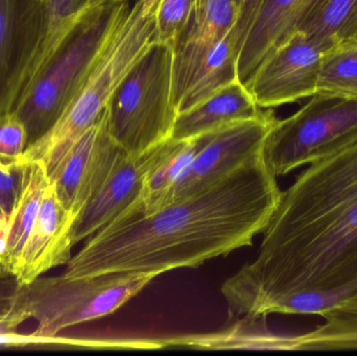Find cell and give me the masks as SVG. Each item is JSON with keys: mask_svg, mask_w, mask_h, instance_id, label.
<instances>
[{"mask_svg": "<svg viewBox=\"0 0 357 356\" xmlns=\"http://www.w3.org/2000/svg\"><path fill=\"white\" fill-rule=\"evenodd\" d=\"M230 317L317 294L328 309L357 293V142L310 167L285 192L255 261L222 284Z\"/></svg>", "mask_w": 357, "mask_h": 356, "instance_id": "1", "label": "cell"}, {"mask_svg": "<svg viewBox=\"0 0 357 356\" xmlns=\"http://www.w3.org/2000/svg\"><path fill=\"white\" fill-rule=\"evenodd\" d=\"M281 190L264 150L186 198L151 213L128 208L86 240L63 276H158L227 256L264 233Z\"/></svg>", "mask_w": 357, "mask_h": 356, "instance_id": "2", "label": "cell"}, {"mask_svg": "<svg viewBox=\"0 0 357 356\" xmlns=\"http://www.w3.org/2000/svg\"><path fill=\"white\" fill-rule=\"evenodd\" d=\"M160 1L133 0L105 44L77 98L52 129L27 146L24 161H42L50 171L67 148L96 123L119 84L156 41Z\"/></svg>", "mask_w": 357, "mask_h": 356, "instance_id": "3", "label": "cell"}, {"mask_svg": "<svg viewBox=\"0 0 357 356\" xmlns=\"http://www.w3.org/2000/svg\"><path fill=\"white\" fill-rule=\"evenodd\" d=\"M133 0H104L65 36L25 88L13 111L37 141L64 114L83 87L119 20Z\"/></svg>", "mask_w": 357, "mask_h": 356, "instance_id": "4", "label": "cell"}, {"mask_svg": "<svg viewBox=\"0 0 357 356\" xmlns=\"http://www.w3.org/2000/svg\"><path fill=\"white\" fill-rule=\"evenodd\" d=\"M173 56L171 45L154 42L109 100V130L127 154H140L172 137L178 115Z\"/></svg>", "mask_w": 357, "mask_h": 356, "instance_id": "5", "label": "cell"}, {"mask_svg": "<svg viewBox=\"0 0 357 356\" xmlns=\"http://www.w3.org/2000/svg\"><path fill=\"white\" fill-rule=\"evenodd\" d=\"M156 277L137 273L83 278L42 276L24 286L25 319L36 322L33 336H59L73 326L112 315Z\"/></svg>", "mask_w": 357, "mask_h": 356, "instance_id": "6", "label": "cell"}, {"mask_svg": "<svg viewBox=\"0 0 357 356\" xmlns=\"http://www.w3.org/2000/svg\"><path fill=\"white\" fill-rule=\"evenodd\" d=\"M357 142V98L317 92L287 118L278 121L264 146L275 177L328 158Z\"/></svg>", "mask_w": 357, "mask_h": 356, "instance_id": "7", "label": "cell"}, {"mask_svg": "<svg viewBox=\"0 0 357 356\" xmlns=\"http://www.w3.org/2000/svg\"><path fill=\"white\" fill-rule=\"evenodd\" d=\"M123 153L111 136L106 107L47 173L58 198L73 217L98 192Z\"/></svg>", "mask_w": 357, "mask_h": 356, "instance_id": "8", "label": "cell"}, {"mask_svg": "<svg viewBox=\"0 0 357 356\" xmlns=\"http://www.w3.org/2000/svg\"><path fill=\"white\" fill-rule=\"evenodd\" d=\"M328 50L303 31H297L256 69L245 87L256 104L273 109L310 98Z\"/></svg>", "mask_w": 357, "mask_h": 356, "instance_id": "9", "label": "cell"}, {"mask_svg": "<svg viewBox=\"0 0 357 356\" xmlns=\"http://www.w3.org/2000/svg\"><path fill=\"white\" fill-rule=\"evenodd\" d=\"M44 33L42 0H0V115L16 108L31 79Z\"/></svg>", "mask_w": 357, "mask_h": 356, "instance_id": "10", "label": "cell"}, {"mask_svg": "<svg viewBox=\"0 0 357 356\" xmlns=\"http://www.w3.org/2000/svg\"><path fill=\"white\" fill-rule=\"evenodd\" d=\"M276 121L274 112L266 109L259 117L236 121L214 131L159 208L199 192L264 150V142Z\"/></svg>", "mask_w": 357, "mask_h": 356, "instance_id": "11", "label": "cell"}, {"mask_svg": "<svg viewBox=\"0 0 357 356\" xmlns=\"http://www.w3.org/2000/svg\"><path fill=\"white\" fill-rule=\"evenodd\" d=\"M183 141L169 138L140 154L123 153L106 181L75 217L71 229L73 247L137 202L151 171L175 152Z\"/></svg>", "mask_w": 357, "mask_h": 356, "instance_id": "12", "label": "cell"}, {"mask_svg": "<svg viewBox=\"0 0 357 356\" xmlns=\"http://www.w3.org/2000/svg\"><path fill=\"white\" fill-rule=\"evenodd\" d=\"M239 0H195L187 24L174 45L173 96L176 107L216 42L236 20Z\"/></svg>", "mask_w": 357, "mask_h": 356, "instance_id": "13", "label": "cell"}, {"mask_svg": "<svg viewBox=\"0 0 357 356\" xmlns=\"http://www.w3.org/2000/svg\"><path fill=\"white\" fill-rule=\"evenodd\" d=\"M75 219L50 182L15 274L19 284H33L50 270L68 263L73 257L71 229Z\"/></svg>", "mask_w": 357, "mask_h": 356, "instance_id": "14", "label": "cell"}, {"mask_svg": "<svg viewBox=\"0 0 357 356\" xmlns=\"http://www.w3.org/2000/svg\"><path fill=\"white\" fill-rule=\"evenodd\" d=\"M323 0H266L237 60L238 81L248 83L259 65L299 31Z\"/></svg>", "mask_w": 357, "mask_h": 356, "instance_id": "15", "label": "cell"}, {"mask_svg": "<svg viewBox=\"0 0 357 356\" xmlns=\"http://www.w3.org/2000/svg\"><path fill=\"white\" fill-rule=\"evenodd\" d=\"M260 108L248 88L236 79L191 108L178 113L172 137L188 140L236 121L259 117Z\"/></svg>", "mask_w": 357, "mask_h": 356, "instance_id": "16", "label": "cell"}, {"mask_svg": "<svg viewBox=\"0 0 357 356\" xmlns=\"http://www.w3.org/2000/svg\"><path fill=\"white\" fill-rule=\"evenodd\" d=\"M48 184L47 169L42 161H24L18 196L8 215L10 236L2 273L15 277Z\"/></svg>", "mask_w": 357, "mask_h": 356, "instance_id": "17", "label": "cell"}, {"mask_svg": "<svg viewBox=\"0 0 357 356\" xmlns=\"http://www.w3.org/2000/svg\"><path fill=\"white\" fill-rule=\"evenodd\" d=\"M322 325L289 336V351L357 350V293L323 313Z\"/></svg>", "mask_w": 357, "mask_h": 356, "instance_id": "18", "label": "cell"}, {"mask_svg": "<svg viewBox=\"0 0 357 356\" xmlns=\"http://www.w3.org/2000/svg\"><path fill=\"white\" fill-rule=\"evenodd\" d=\"M299 31L314 38L329 52L357 42V0H323Z\"/></svg>", "mask_w": 357, "mask_h": 356, "instance_id": "19", "label": "cell"}, {"mask_svg": "<svg viewBox=\"0 0 357 356\" xmlns=\"http://www.w3.org/2000/svg\"><path fill=\"white\" fill-rule=\"evenodd\" d=\"M213 133L214 131L208 132L191 139L184 140L175 152L151 171L146 178L142 196L129 208L142 213L157 210L169 190L177 183L178 178L192 162L195 155L207 144Z\"/></svg>", "mask_w": 357, "mask_h": 356, "instance_id": "20", "label": "cell"}, {"mask_svg": "<svg viewBox=\"0 0 357 356\" xmlns=\"http://www.w3.org/2000/svg\"><path fill=\"white\" fill-rule=\"evenodd\" d=\"M237 60L230 33L216 42L203 66L187 88L178 105V114L209 98L225 86L238 79Z\"/></svg>", "mask_w": 357, "mask_h": 356, "instance_id": "21", "label": "cell"}, {"mask_svg": "<svg viewBox=\"0 0 357 356\" xmlns=\"http://www.w3.org/2000/svg\"><path fill=\"white\" fill-rule=\"evenodd\" d=\"M45 14V33L31 79L73 26L104 0H42ZM29 79V82H31ZM29 85V84H27Z\"/></svg>", "mask_w": 357, "mask_h": 356, "instance_id": "22", "label": "cell"}, {"mask_svg": "<svg viewBox=\"0 0 357 356\" xmlns=\"http://www.w3.org/2000/svg\"><path fill=\"white\" fill-rule=\"evenodd\" d=\"M318 92L357 98V42L340 46L326 54Z\"/></svg>", "mask_w": 357, "mask_h": 356, "instance_id": "23", "label": "cell"}, {"mask_svg": "<svg viewBox=\"0 0 357 356\" xmlns=\"http://www.w3.org/2000/svg\"><path fill=\"white\" fill-rule=\"evenodd\" d=\"M195 0H161L157 10L156 41L175 45L187 24Z\"/></svg>", "mask_w": 357, "mask_h": 356, "instance_id": "24", "label": "cell"}, {"mask_svg": "<svg viewBox=\"0 0 357 356\" xmlns=\"http://www.w3.org/2000/svg\"><path fill=\"white\" fill-rule=\"evenodd\" d=\"M24 286L14 276L0 273V332H17L26 322L24 311Z\"/></svg>", "mask_w": 357, "mask_h": 356, "instance_id": "25", "label": "cell"}, {"mask_svg": "<svg viewBox=\"0 0 357 356\" xmlns=\"http://www.w3.org/2000/svg\"><path fill=\"white\" fill-rule=\"evenodd\" d=\"M29 146V134L22 121L14 114L0 115V161L18 163Z\"/></svg>", "mask_w": 357, "mask_h": 356, "instance_id": "26", "label": "cell"}, {"mask_svg": "<svg viewBox=\"0 0 357 356\" xmlns=\"http://www.w3.org/2000/svg\"><path fill=\"white\" fill-rule=\"evenodd\" d=\"M266 0H239L236 20L230 31L231 41L237 56H239L245 39L261 10Z\"/></svg>", "mask_w": 357, "mask_h": 356, "instance_id": "27", "label": "cell"}, {"mask_svg": "<svg viewBox=\"0 0 357 356\" xmlns=\"http://www.w3.org/2000/svg\"><path fill=\"white\" fill-rule=\"evenodd\" d=\"M24 160L18 163H6L0 161V206L8 215L18 196L21 173Z\"/></svg>", "mask_w": 357, "mask_h": 356, "instance_id": "28", "label": "cell"}, {"mask_svg": "<svg viewBox=\"0 0 357 356\" xmlns=\"http://www.w3.org/2000/svg\"><path fill=\"white\" fill-rule=\"evenodd\" d=\"M8 236H10V219L8 217L0 219V273L8 251Z\"/></svg>", "mask_w": 357, "mask_h": 356, "instance_id": "29", "label": "cell"}, {"mask_svg": "<svg viewBox=\"0 0 357 356\" xmlns=\"http://www.w3.org/2000/svg\"><path fill=\"white\" fill-rule=\"evenodd\" d=\"M8 215H8V213H6V211H4V209L2 208L1 206H0V219H1V217H8Z\"/></svg>", "mask_w": 357, "mask_h": 356, "instance_id": "30", "label": "cell"}]
</instances>
